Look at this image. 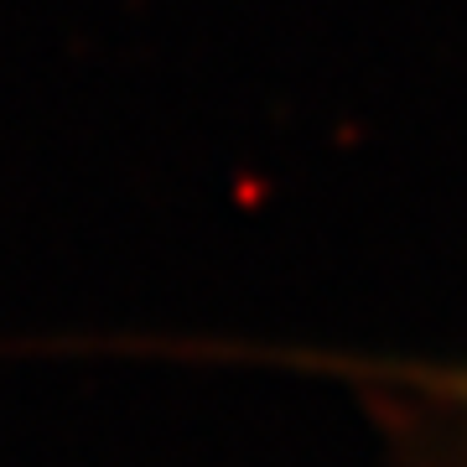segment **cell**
I'll return each instance as SVG.
<instances>
[{"mask_svg":"<svg viewBox=\"0 0 467 467\" xmlns=\"http://www.w3.org/2000/svg\"><path fill=\"white\" fill-rule=\"evenodd\" d=\"M457 384H462V395H467V379H457Z\"/></svg>","mask_w":467,"mask_h":467,"instance_id":"6da1fadb","label":"cell"}]
</instances>
